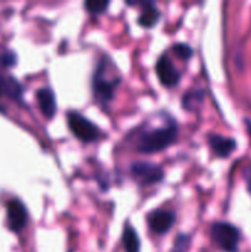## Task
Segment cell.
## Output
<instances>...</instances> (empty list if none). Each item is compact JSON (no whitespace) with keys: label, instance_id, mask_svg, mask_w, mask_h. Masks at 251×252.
<instances>
[{"label":"cell","instance_id":"17","mask_svg":"<svg viewBox=\"0 0 251 252\" xmlns=\"http://www.w3.org/2000/svg\"><path fill=\"white\" fill-rule=\"evenodd\" d=\"M189 248V236L188 235H179L174 243L172 252H187Z\"/></svg>","mask_w":251,"mask_h":252},{"label":"cell","instance_id":"4","mask_svg":"<svg viewBox=\"0 0 251 252\" xmlns=\"http://www.w3.org/2000/svg\"><path fill=\"white\" fill-rule=\"evenodd\" d=\"M130 172L135 181L142 186L159 184L164 180V171L160 166L145 161H138L132 164Z\"/></svg>","mask_w":251,"mask_h":252},{"label":"cell","instance_id":"16","mask_svg":"<svg viewBox=\"0 0 251 252\" xmlns=\"http://www.w3.org/2000/svg\"><path fill=\"white\" fill-rule=\"evenodd\" d=\"M110 2L108 1H100V0H90V1L85 2V7L89 12L94 15L102 14L107 10Z\"/></svg>","mask_w":251,"mask_h":252},{"label":"cell","instance_id":"5","mask_svg":"<svg viewBox=\"0 0 251 252\" xmlns=\"http://www.w3.org/2000/svg\"><path fill=\"white\" fill-rule=\"evenodd\" d=\"M116 84H117L116 80H108L107 79L102 63L98 64L97 70L95 71V75L93 79V89L96 100L101 105L106 106L112 100L113 95H115Z\"/></svg>","mask_w":251,"mask_h":252},{"label":"cell","instance_id":"6","mask_svg":"<svg viewBox=\"0 0 251 252\" xmlns=\"http://www.w3.org/2000/svg\"><path fill=\"white\" fill-rule=\"evenodd\" d=\"M155 71H157L160 83L166 86V88L176 86L180 83V79H181V74H180V71L177 70L176 66L172 64V62L170 61L167 56H161L157 59Z\"/></svg>","mask_w":251,"mask_h":252},{"label":"cell","instance_id":"13","mask_svg":"<svg viewBox=\"0 0 251 252\" xmlns=\"http://www.w3.org/2000/svg\"><path fill=\"white\" fill-rule=\"evenodd\" d=\"M0 94H6L14 98H20L22 88L14 78H7L0 73Z\"/></svg>","mask_w":251,"mask_h":252},{"label":"cell","instance_id":"8","mask_svg":"<svg viewBox=\"0 0 251 252\" xmlns=\"http://www.w3.org/2000/svg\"><path fill=\"white\" fill-rule=\"evenodd\" d=\"M175 213L166 209H157L148 216V224L154 233L162 235L172 228L175 223Z\"/></svg>","mask_w":251,"mask_h":252},{"label":"cell","instance_id":"7","mask_svg":"<svg viewBox=\"0 0 251 252\" xmlns=\"http://www.w3.org/2000/svg\"><path fill=\"white\" fill-rule=\"evenodd\" d=\"M7 225L12 231H20L27 223V209L20 199H11L6 206Z\"/></svg>","mask_w":251,"mask_h":252},{"label":"cell","instance_id":"14","mask_svg":"<svg viewBox=\"0 0 251 252\" xmlns=\"http://www.w3.org/2000/svg\"><path fill=\"white\" fill-rule=\"evenodd\" d=\"M202 101H203V91L202 90H192L182 97V103L186 110H192V102H194L196 105V102L201 103Z\"/></svg>","mask_w":251,"mask_h":252},{"label":"cell","instance_id":"2","mask_svg":"<svg viewBox=\"0 0 251 252\" xmlns=\"http://www.w3.org/2000/svg\"><path fill=\"white\" fill-rule=\"evenodd\" d=\"M212 240L220 250L238 252L241 234L236 226L226 221H217L211 228Z\"/></svg>","mask_w":251,"mask_h":252},{"label":"cell","instance_id":"9","mask_svg":"<svg viewBox=\"0 0 251 252\" xmlns=\"http://www.w3.org/2000/svg\"><path fill=\"white\" fill-rule=\"evenodd\" d=\"M36 98L42 115L48 120L53 118L57 112L56 95H54L53 90L51 88L38 89L36 93Z\"/></svg>","mask_w":251,"mask_h":252},{"label":"cell","instance_id":"10","mask_svg":"<svg viewBox=\"0 0 251 252\" xmlns=\"http://www.w3.org/2000/svg\"><path fill=\"white\" fill-rule=\"evenodd\" d=\"M208 143L211 149L214 152V154L219 158H228L236 148L235 140L219 134L209 135Z\"/></svg>","mask_w":251,"mask_h":252},{"label":"cell","instance_id":"11","mask_svg":"<svg viewBox=\"0 0 251 252\" xmlns=\"http://www.w3.org/2000/svg\"><path fill=\"white\" fill-rule=\"evenodd\" d=\"M143 5H144V7L142 10V14L138 17V24L142 27H145V29H150V27L155 26L157 24L160 12L153 2H145Z\"/></svg>","mask_w":251,"mask_h":252},{"label":"cell","instance_id":"12","mask_svg":"<svg viewBox=\"0 0 251 252\" xmlns=\"http://www.w3.org/2000/svg\"><path fill=\"white\" fill-rule=\"evenodd\" d=\"M122 243L125 246L126 252H139L140 251V240L137 231L130 225L125 226L122 234Z\"/></svg>","mask_w":251,"mask_h":252},{"label":"cell","instance_id":"18","mask_svg":"<svg viewBox=\"0 0 251 252\" xmlns=\"http://www.w3.org/2000/svg\"><path fill=\"white\" fill-rule=\"evenodd\" d=\"M1 61H2V63L5 64V65L11 66V65H14L15 63H16V56H15L14 52L7 51V52H5L4 54H2Z\"/></svg>","mask_w":251,"mask_h":252},{"label":"cell","instance_id":"1","mask_svg":"<svg viewBox=\"0 0 251 252\" xmlns=\"http://www.w3.org/2000/svg\"><path fill=\"white\" fill-rule=\"evenodd\" d=\"M177 138L176 123L170 121L169 125L157 129L147 130L139 137L137 143L138 152L144 154L161 152L172 144Z\"/></svg>","mask_w":251,"mask_h":252},{"label":"cell","instance_id":"15","mask_svg":"<svg viewBox=\"0 0 251 252\" xmlns=\"http://www.w3.org/2000/svg\"><path fill=\"white\" fill-rule=\"evenodd\" d=\"M172 52H174L175 56L177 58H180L181 61H188L192 56H193V51H192L191 47L186 43H176L175 46H172Z\"/></svg>","mask_w":251,"mask_h":252},{"label":"cell","instance_id":"19","mask_svg":"<svg viewBox=\"0 0 251 252\" xmlns=\"http://www.w3.org/2000/svg\"><path fill=\"white\" fill-rule=\"evenodd\" d=\"M244 180H245L249 193L251 194V164H249L248 166L245 167V170H244Z\"/></svg>","mask_w":251,"mask_h":252},{"label":"cell","instance_id":"3","mask_svg":"<svg viewBox=\"0 0 251 252\" xmlns=\"http://www.w3.org/2000/svg\"><path fill=\"white\" fill-rule=\"evenodd\" d=\"M66 121H68L69 129L81 142L93 143L95 140H97V127L91 121L84 117L83 115H80L79 112H75V111H70L66 115Z\"/></svg>","mask_w":251,"mask_h":252}]
</instances>
